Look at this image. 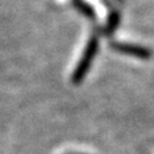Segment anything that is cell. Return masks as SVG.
Segmentation results:
<instances>
[{
    "mask_svg": "<svg viewBox=\"0 0 154 154\" xmlns=\"http://www.w3.org/2000/svg\"><path fill=\"white\" fill-rule=\"evenodd\" d=\"M73 5L79 9L80 12H82L86 17L89 18H95V12L89 4H86L84 0H73Z\"/></svg>",
    "mask_w": 154,
    "mask_h": 154,
    "instance_id": "4",
    "label": "cell"
},
{
    "mask_svg": "<svg viewBox=\"0 0 154 154\" xmlns=\"http://www.w3.org/2000/svg\"><path fill=\"white\" fill-rule=\"evenodd\" d=\"M96 50H98V36L94 35L90 38L89 44L86 46V50L84 53L82 59H81L79 66H77V68L73 73V77H72V80H73L75 84H80V81L85 77L86 72H88V69L90 68L91 62H93L94 57L96 54Z\"/></svg>",
    "mask_w": 154,
    "mask_h": 154,
    "instance_id": "1",
    "label": "cell"
},
{
    "mask_svg": "<svg viewBox=\"0 0 154 154\" xmlns=\"http://www.w3.org/2000/svg\"><path fill=\"white\" fill-rule=\"evenodd\" d=\"M119 25V14L117 13L113 9L112 12H110V16H109V19L107 22V26H105L104 28V35H110V33H113L116 27H117Z\"/></svg>",
    "mask_w": 154,
    "mask_h": 154,
    "instance_id": "3",
    "label": "cell"
},
{
    "mask_svg": "<svg viewBox=\"0 0 154 154\" xmlns=\"http://www.w3.org/2000/svg\"><path fill=\"white\" fill-rule=\"evenodd\" d=\"M110 46L113 48L116 51L122 53V54L132 55L136 58H141V59H148L152 57V51L145 48L137 46V45H131V44H121V42H112Z\"/></svg>",
    "mask_w": 154,
    "mask_h": 154,
    "instance_id": "2",
    "label": "cell"
}]
</instances>
